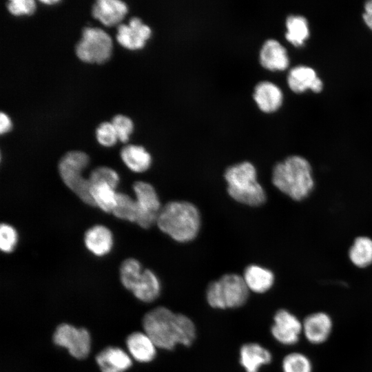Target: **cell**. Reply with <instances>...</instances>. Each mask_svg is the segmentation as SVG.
Listing matches in <instances>:
<instances>
[{
    "label": "cell",
    "mask_w": 372,
    "mask_h": 372,
    "mask_svg": "<svg viewBox=\"0 0 372 372\" xmlns=\"http://www.w3.org/2000/svg\"><path fill=\"white\" fill-rule=\"evenodd\" d=\"M142 325L157 348L164 350H172L177 344L189 347L196 337V326L188 316L163 306L147 312Z\"/></svg>",
    "instance_id": "6da1fadb"
},
{
    "label": "cell",
    "mask_w": 372,
    "mask_h": 372,
    "mask_svg": "<svg viewBox=\"0 0 372 372\" xmlns=\"http://www.w3.org/2000/svg\"><path fill=\"white\" fill-rule=\"evenodd\" d=\"M156 224L161 231L175 241L187 242L198 235L200 215L194 204L174 200L161 207Z\"/></svg>",
    "instance_id": "7a4b0ae2"
},
{
    "label": "cell",
    "mask_w": 372,
    "mask_h": 372,
    "mask_svg": "<svg viewBox=\"0 0 372 372\" xmlns=\"http://www.w3.org/2000/svg\"><path fill=\"white\" fill-rule=\"evenodd\" d=\"M272 183L291 198L301 200L307 198L313 188L311 165L300 156H289L274 166Z\"/></svg>",
    "instance_id": "3957f363"
},
{
    "label": "cell",
    "mask_w": 372,
    "mask_h": 372,
    "mask_svg": "<svg viewBox=\"0 0 372 372\" xmlns=\"http://www.w3.org/2000/svg\"><path fill=\"white\" fill-rule=\"evenodd\" d=\"M229 195L236 201L258 207L266 200L265 192L257 180L254 165L243 161L229 167L224 174Z\"/></svg>",
    "instance_id": "277c9868"
},
{
    "label": "cell",
    "mask_w": 372,
    "mask_h": 372,
    "mask_svg": "<svg viewBox=\"0 0 372 372\" xmlns=\"http://www.w3.org/2000/svg\"><path fill=\"white\" fill-rule=\"evenodd\" d=\"M249 292L242 276L227 273L209 284L206 300L214 309L238 308L247 302Z\"/></svg>",
    "instance_id": "5b68a950"
},
{
    "label": "cell",
    "mask_w": 372,
    "mask_h": 372,
    "mask_svg": "<svg viewBox=\"0 0 372 372\" xmlns=\"http://www.w3.org/2000/svg\"><path fill=\"white\" fill-rule=\"evenodd\" d=\"M89 157L81 151H70L60 159L58 170L63 183L83 203L94 206L90 195V183L83 172L89 164Z\"/></svg>",
    "instance_id": "8992f818"
},
{
    "label": "cell",
    "mask_w": 372,
    "mask_h": 372,
    "mask_svg": "<svg viewBox=\"0 0 372 372\" xmlns=\"http://www.w3.org/2000/svg\"><path fill=\"white\" fill-rule=\"evenodd\" d=\"M112 42L110 35L99 28H85L76 45L78 58L90 63H103L110 57Z\"/></svg>",
    "instance_id": "52a82bcc"
},
{
    "label": "cell",
    "mask_w": 372,
    "mask_h": 372,
    "mask_svg": "<svg viewBox=\"0 0 372 372\" xmlns=\"http://www.w3.org/2000/svg\"><path fill=\"white\" fill-rule=\"evenodd\" d=\"M52 341L58 347L67 349L68 353L79 360L87 357L91 349V335L87 329L77 328L68 323L59 324L52 335Z\"/></svg>",
    "instance_id": "ba28073f"
},
{
    "label": "cell",
    "mask_w": 372,
    "mask_h": 372,
    "mask_svg": "<svg viewBox=\"0 0 372 372\" xmlns=\"http://www.w3.org/2000/svg\"><path fill=\"white\" fill-rule=\"evenodd\" d=\"M133 190L137 206L136 223L148 229L156 223L162 207L154 187L145 181H136Z\"/></svg>",
    "instance_id": "9c48e42d"
},
{
    "label": "cell",
    "mask_w": 372,
    "mask_h": 372,
    "mask_svg": "<svg viewBox=\"0 0 372 372\" xmlns=\"http://www.w3.org/2000/svg\"><path fill=\"white\" fill-rule=\"evenodd\" d=\"M271 327L273 338L280 344L291 346L299 341L302 332V322L287 309H278L273 316Z\"/></svg>",
    "instance_id": "30bf717a"
},
{
    "label": "cell",
    "mask_w": 372,
    "mask_h": 372,
    "mask_svg": "<svg viewBox=\"0 0 372 372\" xmlns=\"http://www.w3.org/2000/svg\"><path fill=\"white\" fill-rule=\"evenodd\" d=\"M151 36V28L138 17H132L128 25L120 24L117 28V41L132 50L143 48Z\"/></svg>",
    "instance_id": "8fae6325"
},
{
    "label": "cell",
    "mask_w": 372,
    "mask_h": 372,
    "mask_svg": "<svg viewBox=\"0 0 372 372\" xmlns=\"http://www.w3.org/2000/svg\"><path fill=\"white\" fill-rule=\"evenodd\" d=\"M333 328L330 316L322 311L308 315L302 322V332L311 344H320L327 340Z\"/></svg>",
    "instance_id": "7c38bea8"
},
{
    "label": "cell",
    "mask_w": 372,
    "mask_h": 372,
    "mask_svg": "<svg viewBox=\"0 0 372 372\" xmlns=\"http://www.w3.org/2000/svg\"><path fill=\"white\" fill-rule=\"evenodd\" d=\"M259 63L267 70L283 71L289 65V58L286 48L278 40L269 39L260 48Z\"/></svg>",
    "instance_id": "4fadbf2b"
},
{
    "label": "cell",
    "mask_w": 372,
    "mask_h": 372,
    "mask_svg": "<svg viewBox=\"0 0 372 372\" xmlns=\"http://www.w3.org/2000/svg\"><path fill=\"white\" fill-rule=\"evenodd\" d=\"M253 99L260 111L271 114L278 110L282 106L283 93L274 83L262 81L255 85Z\"/></svg>",
    "instance_id": "5bb4252c"
},
{
    "label": "cell",
    "mask_w": 372,
    "mask_h": 372,
    "mask_svg": "<svg viewBox=\"0 0 372 372\" xmlns=\"http://www.w3.org/2000/svg\"><path fill=\"white\" fill-rule=\"evenodd\" d=\"M287 81L290 90L297 94L307 90L319 93L323 89V83L314 69L306 65H297L291 68Z\"/></svg>",
    "instance_id": "9a60e30c"
},
{
    "label": "cell",
    "mask_w": 372,
    "mask_h": 372,
    "mask_svg": "<svg viewBox=\"0 0 372 372\" xmlns=\"http://www.w3.org/2000/svg\"><path fill=\"white\" fill-rule=\"evenodd\" d=\"M95 360L101 372H125L132 365L131 356L118 347L104 348L97 353Z\"/></svg>",
    "instance_id": "2e32d148"
},
{
    "label": "cell",
    "mask_w": 372,
    "mask_h": 372,
    "mask_svg": "<svg viewBox=\"0 0 372 372\" xmlns=\"http://www.w3.org/2000/svg\"><path fill=\"white\" fill-rule=\"evenodd\" d=\"M271 360V353L258 343L247 342L240 348L239 362L245 372H258L262 366Z\"/></svg>",
    "instance_id": "e0dca14e"
},
{
    "label": "cell",
    "mask_w": 372,
    "mask_h": 372,
    "mask_svg": "<svg viewBox=\"0 0 372 372\" xmlns=\"http://www.w3.org/2000/svg\"><path fill=\"white\" fill-rule=\"evenodd\" d=\"M83 240L87 249L99 257L109 254L114 243L111 230L102 225H96L89 228L85 233Z\"/></svg>",
    "instance_id": "ac0fdd59"
},
{
    "label": "cell",
    "mask_w": 372,
    "mask_h": 372,
    "mask_svg": "<svg viewBox=\"0 0 372 372\" xmlns=\"http://www.w3.org/2000/svg\"><path fill=\"white\" fill-rule=\"evenodd\" d=\"M125 344L130 355L138 362L148 363L156 358L157 347L145 332H132Z\"/></svg>",
    "instance_id": "d6986e66"
},
{
    "label": "cell",
    "mask_w": 372,
    "mask_h": 372,
    "mask_svg": "<svg viewBox=\"0 0 372 372\" xmlns=\"http://www.w3.org/2000/svg\"><path fill=\"white\" fill-rule=\"evenodd\" d=\"M127 12V5L119 0H99L92 10L93 17L108 27L121 22Z\"/></svg>",
    "instance_id": "ffe728a7"
},
{
    "label": "cell",
    "mask_w": 372,
    "mask_h": 372,
    "mask_svg": "<svg viewBox=\"0 0 372 372\" xmlns=\"http://www.w3.org/2000/svg\"><path fill=\"white\" fill-rule=\"evenodd\" d=\"M242 278L249 291L256 293H263L269 291L275 280L271 270L257 265L247 266Z\"/></svg>",
    "instance_id": "44dd1931"
},
{
    "label": "cell",
    "mask_w": 372,
    "mask_h": 372,
    "mask_svg": "<svg viewBox=\"0 0 372 372\" xmlns=\"http://www.w3.org/2000/svg\"><path fill=\"white\" fill-rule=\"evenodd\" d=\"M161 290V282L157 276L152 270L145 269L132 292L140 301L149 303L158 298Z\"/></svg>",
    "instance_id": "7402d4cb"
},
{
    "label": "cell",
    "mask_w": 372,
    "mask_h": 372,
    "mask_svg": "<svg viewBox=\"0 0 372 372\" xmlns=\"http://www.w3.org/2000/svg\"><path fill=\"white\" fill-rule=\"evenodd\" d=\"M120 155L126 167L134 172H144L152 164L150 154L141 145H125L121 149Z\"/></svg>",
    "instance_id": "603a6c76"
},
{
    "label": "cell",
    "mask_w": 372,
    "mask_h": 372,
    "mask_svg": "<svg viewBox=\"0 0 372 372\" xmlns=\"http://www.w3.org/2000/svg\"><path fill=\"white\" fill-rule=\"evenodd\" d=\"M285 39L295 47L302 46L310 35L307 19L301 15L291 14L285 21Z\"/></svg>",
    "instance_id": "cb8c5ba5"
},
{
    "label": "cell",
    "mask_w": 372,
    "mask_h": 372,
    "mask_svg": "<svg viewBox=\"0 0 372 372\" xmlns=\"http://www.w3.org/2000/svg\"><path fill=\"white\" fill-rule=\"evenodd\" d=\"M116 189L107 183L90 185V195L94 207H98L106 213H112L117 198Z\"/></svg>",
    "instance_id": "d4e9b609"
},
{
    "label": "cell",
    "mask_w": 372,
    "mask_h": 372,
    "mask_svg": "<svg viewBox=\"0 0 372 372\" xmlns=\"http://www.w3.org/2000/svg\"><path fill=\"white\" fill-rule=\"evenodd\" d=\"M351 261L357 267L363 268L372 263V240L368 237L357 238L349 249Z\"/></svg>",
    "instance_id": "484cf974"
},
{
    "label": "cell",
    "mask_w": 372,
    "mask_h": 372,
    "mask_svg": "<svg viewBox=\"0 0 372 372\" xmlns=\"http://www.w3.org/2000/svg\"><path fill=\"white\" fill-rule=\"evenodd\" d=\"M140 262L133 258L124 260L119 269L120 280L123 286L132 291L143 272Z\"/></svg>",
    "instance_id": "4316f807"
},
{
    "label": "cell",
    "mask_w": 372,
    "mask_h": 372,
    "mask_svg": "<svg viewBox=\"0 0 372 372\" xmlns=\"http://www.w3.org/2000/svg\"><path fill=\"white\" fill-rule=\"evenodd\" d=\"M112 214L118 219L136 223L137 206L136 200L128 194L118 192Z\"/></svg>",
    "instance_id": "83f0119b"
},
{
    "label": "cell",
    "mask_w": 372,
    "mask_h": 372,
    "mask_svg": "<svg viewBox=\"0 0 372 372\" xmlns=\"http://www.w3.org/2000/svg\"><path fill=\"white\" fill-rule=\"evenodd\" d=\"M282 372H312L310 359L304 353L292 352L286 355L282 361Z\"/></svg>",
    "instance_id": "f1b7e54d"
},
{
    "label": "cell",
    "mask_w": 372,
    "mask_h": 372,
    "mask_svg": "<svg viewBox=\"0 0 372 372\" xmlns=\"http://www.w3.org/2000/svg\"><path fill=\"white\" fill-rule=\"evenodd\" d=\"M90 185L94 183H107L116 189L119 183L118 173L113 169L101 166L93 169L88 177Z\"/></svg>",
    "instance_id": "f546056e"
},
{
    "label": "cell",
    "mask_w": 372,
    "mask_h": 372,
    "mask_svg": "<svg viewBox=\"0 0 372 372\" xmlns=\"http://www.w3.org/2000/svg\"><path fill=\"white\" fill-rule=\"evenodd\" d=\"M18 241L17 231L14 227L7 223L0 226V249L4 253H11Z\"/></svg>",
    "instance_id": "4dcf8cb0"
},
{
    "label": "cell",
    "mask_w": 372,
    "mask_h": 372,
    "mask_svg": "<svg viewBox=\"0 0 372 372\" xmlns=\"http://www.w3.org/2000/svg\"><path fill=\"white\" fill-rule=\"evenodd\" d=\"M111 123L116 131L118 139L123 143L127 142L134 129L132 120L125 116L118 114L114 116Z\"/></svg>",
    "instance_id": "1f68e13d"
},
{
    "label": "cell",
    "mask_w": 372,
    "mask_h": 372,
    "mask_svg": "<svg viewBox=\"0 0 372 372\" xmlns=\"http://www.w3.org/2000/svg\"><path fill=\"white\" fill-rule=\"evenodd\" d=\"M96 137L99 144L104 147H112L118 140L112 124L108 122H103L98 126Z\"/></svg>",
    "instance_id": "d6a6232c"
},
{
    "label": "cell",
    "mask_w": 372,
    "mask_h": 372,
    "mask_svg": "<svg viewBox=\"0 0 372 372\" xmlns=\"http://www.w3.org/2000/svg\"><path fill=\"white\" fill-rule=\"evenodd\" d=\"M8 11L14 16L31 15L36 9L33 0H12L7 4Z\"/></svg>",
    "instance_id": "836d02e7"
},
{
    "label": "cell",
    "mask_w": 372,
    "mask_h": 372,
    "mask_svg": "<svg viewBox=\"0 0 372 372\" xmlns=\"http://www.w3.org/2000/svg\"><path fill=\"white\" fill-rule=\"evenodd\" d=\"M363 19L367 27L372 30V0L365 3L364 6Z\"/></svg>",
    "instance_id": "e575fe53"
},
{
    "label": "cell",
    "mask_w": 372,
    "mask_h": 372,
    "mask_svg": "<svg viewBox=\"0 0 372 372\" xmlns=\"http://www.w3.org/2000/svg\"><path fill=\"white\" fill-rule=\"evenodd\" d=\"M11 122L6 114L3 112L0 114V133L3 134L8 132L11 129Z\"/></svg>",
    "instance_id": "d590c367"
},
{
    "label": "cell",
    "mask_w": 372,
    "mask_h": 372,
    "mask_svg": "<svg viewBox=\"0 0 372 372\" xmlns=\"http://www.w3.org/2000/svg\"><path fill=\"white\" fill-rule=\"evenodd\" d=\"M41 3H45V4H52V3H58L59 2V1H54V0H52V1H41Z\"/></svg>",
    "instance_id": "8d00e7d4"
}]
</instances>
